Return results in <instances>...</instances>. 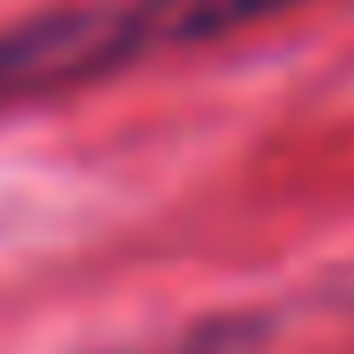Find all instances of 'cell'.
<instances>
[{"label":"cell","mask_w":354,"mask_h":354,"mask_svg":"<svg viewBox=\"0 0 354 354\" xmlns=\"http://www.w3.org/2000/svg\"><path fill=\"white\" fill-rule=\"evenodd\" d=\"M302 7L315 0H92V7L33 13V20L0 26V105L53 99V92L131 73L165 53L210 46Z\"/></svg>","instance_id":"1"},{"label":"cell","mask_w":354,"mask_h":354,"mask_svg":"<svg viewBox=\"0 0 354 354\" xmlns=\"http://www.w3.org/2000/svg\"><path fill=\"white\" fill-rule=\"evenodd\" d=\"M269 328H276L269 315H210L177 335H158V342H125V348H99V354H256L269 342Z\"/></svg>","instance_id":"2"}]
</instances>
